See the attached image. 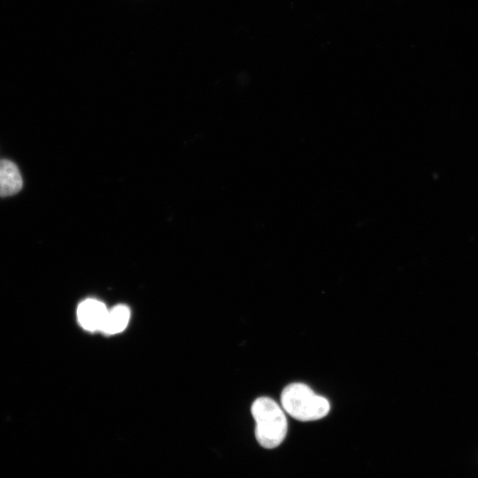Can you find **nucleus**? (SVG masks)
Masks as SVG:
<instances>
[{"label":"nucleus","mask_w":478,"mask_h":478,"mask_svg":"<svg viewBox=\"0 0 478 478\" xmlns=\"http://www.w3.org/2000/svg\"><path fill=\"white\" fill-rule=\"evenodd\" d=\"M251 414L255 420V436L264 448L273 449L284 440L288 422L284 410L272 398L261 397L251 405Z\"/></svg>","instance_id":"f257e3e1"},{"label":"nucleus","mask_w":478,"mask_h":478,"mask_svg":"<svg viewBox=\"0 0 478 478\" xmlns=\"http://www.w3.org/2000/svg\"><path fill=\"white\" fill-rule=\"evenodd\" d=\"M107 312L108 309L103 302L95 298H88L78 306V321L88 331H101Z\"/></svg>","instance_id":"7ed1b4c3"},{"label":"nucleus","mask_w":478,"mask_h":478,"mask_svg":"<svg viewBox=\"0 0 478 478\" xmlns=\"http://www.w3.org/2000/svg\"><path fill=\"white\" fill-rule=\"evenodd\" d=\"M281 403L284 412L300 421L320 420L330 410L327 398L300 382L291 383L283 389Z\"/></svg>","instance_id":"f03ea898"},{"label":"nucleus","mask_w":478,"mask_h":478,"mask_svg":"<svg viewBox=\"0 0 478 478\" xmlns=\"http://www.w3.org/2000/svg\"><path fill=\"white\" fill-rule=\"evenodd\" d=\"M22 178L17 166L7 159H0V197L17 194L22 188Z\"/></svg>","instance_id":"20e7f679"},{"label":"nucleus","mask_w":478,"mask_h":478,"mask_svg":"<svg viewBox=\"0 0 478 478\" xmlns=\"http://www.w3.org/2000/svg\"><path fill=\"white\" fill-rule=\"evenodd\" d=\"M130 310L127 306L120 305L108 310L101 332L114 335L123 331L129 321Z\"/></svg>","instance_id":"39448f33"}]
</instances>
